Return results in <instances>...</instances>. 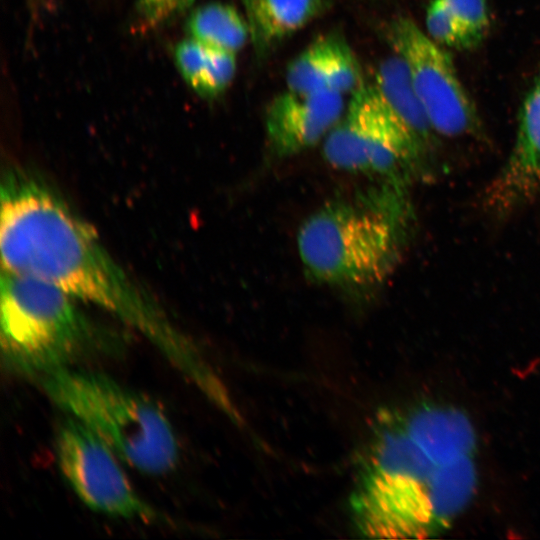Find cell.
I'll use <instances>...</instances> for the list:
<instances>
[{
    "label": "cell",
    "mask_w": 540,
    "mask_h": 540,
    "mask_svg": "<svg viewBox=\"0 0 540 540\" xmlns=\"http://www.w3.org/2000/svg\"><path fill=\"white\" fill-rule=\"evenodd\" d=\"M2 268L49 282L117 316L200 390L216 377L153 296L106 251L94 230L40 176L10 168L1 182Z\"/></svg>",
    "instance_id": "6da1fadb"
},
{
    "label": "cell",
    "mask_w": 540,
    "mask_h": 540,
    "mask_svg": "<svg viewBox=\"0 0 540 540\" xmlns=\"http://www.w3.org/2000/svg\"><path fill=\"white\" fill-rule=\"evenodd\" d=\"M410 220L402 181L347 198L330 200L312 212L297 232V250L315 283L349 290L382 284L396 268Z\"/></svg>",
    "instance_id": "7a4b0ae2"
},
{
    "label": "cell",
    "mask_w": 540,
    "mask_h": 540,
    "mask_svg": "<svg viewBox=\"0 0 540 540\" xmlns=\"http://www.w3.org/2000/svg\"><path fill=\"white\" fill-rule=\"evenodd\" d=\"M37 378L57 406L134 468L152 475L175 468L179 456L175 433L150 399L97 371L59 366Z\"/></svg>",
    "instance_id": "3957f363"
},
{
    "label": "cell",
    "mask_w": 540,
    "mask_h": 540,
    "mask_svg": "<svg viewBox=\"0 0 540 540\" xmlns=\"http://www.w3.org/2000/svg\"><path fill=\"white\" fill-rule=\"evenodd\" d=\"M0 287L2 351L19 371L37 377L95 344L94 325L61 288L4 268Z\"/></svg>",
    "instance_id": "277c9868"
},
{
    "label": "cell",
    "mask_w": 540,
    "mask_h": 540,
    "mask_svg": "<svg viewBox=\"0 0 540 540\" xmlns=\"http://www.w3.org/2000/svg\"><path fill=\"white\" fill-rule=\"evenodd\" d=\"M386 37L394 52L406 62L434 132L447 137L472 132L477 115L450 55L405 16L390 21Z\"/></svg>",
    "instance_id": "5b68a950"
},
{
    "label": "cell",
    "mask_w": 540,
    "mask_h": 540,
    "mask_svg": "<svg viewBox=\"0 0 540 540\" xmlns=\"http://www.w3.org/2000/svg\"><path fill=\"white\" fill-rule=\"evenodd\" d=\"M56 454L64 477L89 508L145 522L158 518L133 489L112 448L74 417L58 429Z\"/></svg>",
    "instance_id": "8992f818"
},
{
    "label": "cell",
    "mask_w": 540,
    "mask_h": 540,
    "mask_svg": "<svg viewBox=\"0 0 540 540\" xmlns=\"http://www.w3.org/2000/svg\"><path fill=\"white\" fill-rule=\"evenodd\" d=\"M346 108L333 91L298 93L287 89L269 103L265 113L267 143L273 156L288 158L324 141Z\"/></svg>",
    "instance_id": "52a82bcc"
},
{
    "label": "cell",
    "mask_w": 540,
    "mask_h": 540,
    "mask_svg": "<svg viewBox=\"0 0 540 540\" xmlns=\"http://www.w3.org/2000/svg\"><path fill=\"white\" fill-rule=\"evenodd\" d=\"M540 190V72L520 109L511 153L486 191V204L497 214L512 212Z\"/></svg>",
    "instance_id": "ba28073f"
},
{
    "label": "cell",
    "mask_w": 540,
    "mask_h": 540,
    "mask_svg": "<svg viewBox=\"0 0 540 540\" xmlns=\"http://www.w3.org/2000/svg\"><path fill=\"white\" fill-rule=\"evenodd\" d=\"M287 89L298 93H353L363 84L359 62L342 36L321 35L288 65Z\"/></svg>",
    "instance_id": "9c48e42d"
},
{
    "label": "cell",
    "mask_w": 540,
    "mask_h": 540,
    "mask_svg": "<svg viewBox=\"0 0 540 540\" xmlns=\"http://www.w3.org/2000/svg\"><path fill=\"white\" fill-rule=\"evenodd\" d=\"M250 39L257 52H265L317 18L326 0H240Z\"/></svg>",
    "instance_id": "30bf717a"
},
{
    "label": "cell",
    "mask_w": 540,
    "mask_h": 540,
    "mask_svg": "<svg viewBox=\"0 0 540 540\" xmlns=\"http://www.w3.org/2000/svg\"><path fill=\"white\" fill-rule=\"evenodd\" d=\"M389 110L425 145L434 130L415 91L404 59L395 53L382 60L372 84Z\"/></svg>",
    "instance_id": "8fae6325"
},
{
    "label": "cell",
    "mask_w": 540,
    "mask_h": 540,
    "mask_svg": "<svg viewBox=\"0 0 540 540\" xmlns=\"http://www.w3.org/2000/svg\"><path fill=\"white\" fill-rule=\"evenodd\" d=\"M173 55L186 84L203 99L219 97L234 79L236 54L207 47L187 37L176 44Z\"/></svg>",
    "instance_id": "7c38bea8"
},
{
    "label": "cell",
    "mask_w": 540,
    "mask_h": 540,
    "mask_svg": "<svg viewBox=\"0 0 540 540\" xmlns=\"http://www.w3.org/2000/svg\"><path fill=\"white\" fill-rule=\"evenodd\" d=\"M186 31L189 38L217 50L236 54L250 39L246 18L225 3L211 2L191 10Z\"/></svg>",
    "instance_id": "4fadbf2b"
},
{
    "label": "cell",
    "mask_w": 540,
    "mask_h": 540,
    "mask_svg": "<svg viewBox=\"0 0 540 540\" xmlns=\"http://www.w3.org/2000/svg\"><path fill=\"white\" fill-rule=\"evenodd\" d=\"M427 34L439 45L466 50L480 44L483 36L456 18L446 0H433L426 12Z\"/></svg>",
    "instance_id": "5bb4252c"
},
{
    "label": "cell",
    "mask_w": 540,
    "mask_h": 540,
    "mask_svg": "<svg viewBox=\"0 0 540 540\" xmlns=\"http://www.w3.org/2000/svg\"><path fill=\"white\" fill-rule=\"evenodd\" d=\"M196 0H136L135 21L139 30L153 31L161 28L185 12Z\"/></svg>",
    "instance_id": "9a60e30c"
},
{
    "label": "cell",
    "mask_w": 540,
    "mask_h": 540,
    "mask_svg": "<svg viewBox=\"0 0 540 540\" xmlns=\"http://www.w3.org/2000/svg\"><path fill=\"white\" fill-rule=\"evenodd\" d=\"M446 2L458 20L484 37L489 24L486 0H446Z\"/></svg>",
    "instance_id": "2e32d148"
}]
</instances>
